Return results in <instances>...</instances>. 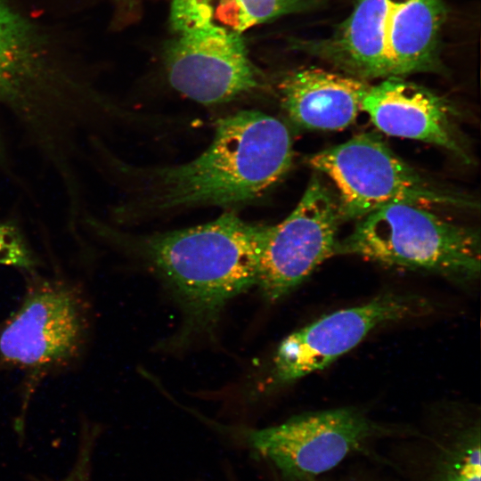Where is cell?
I'll return each instance as SVG.
<instances>
[{"label": "cell", "mask_w": 481, "mask_h": 481, "mask_svg": "<svg viewBox=\"0 0 481 481\" xmlns=\"http://www.w3.org/2000/svg\"><path fill=\"white\" fill-rule=\"evenodd\" d=\"M292 159L283 122L258 110H240L217 120L209 146L187 163L122 168L133 182L131 198L118 213L135 219L246 204L274 187Z\"/></svg>", "instance_id": "1"}, {"label": "cell", "mask_w": 481, "mask_h": 481, "mask_svg": "<svg viewBox=\"0 0 481 481\" xmlns=\"http://www.w3.org/2000/svg\"><path fill=\"white\" fill-rule=\"evenodd\" d=\"M269 229L228 211L134 244L179 301L188 330H196L209 327L230 299L257 283Z\"/></svg>", "instance_id": "2"}, {"label": "cell", "mask_w": 481, "mask_h": 481, "mask_svg": "<svg viewBox=\"0 0 481 481\" xmlns=\"http://www.w3.org/2000/svg\"><path fill=\"white\" fill-rule=\"evenodd\" d=\"M480 242L478 231L449 222L429 208L398 203L359 219L338 241L336 255L465 282L479 275Z\"/></svg>", "instance_id": "3"}, {"label": "cell", "mask_w": 481, "mask_h": 481, "mask_svg": "<svg viewBox=\"0 0 481 481\" xmlns=\"http://www.w3.org/2000/svg\"><path fill=\"white\" fill-rule=\"evenodd\" d=\"M307 164L334 184L341 221L359 220L390 204L476 208L466 194L424 176L374 134H360L318 151Z\"/></svg>", "instance_id": "4"}, {"label": "cell", "mask_w": 481, "mask_h": 481, "mask_svg": "<svg viewBox=\"0 0 481 481\" xmlns=\"http://www.w3.org/2000/svg\"><path fill=\"white\" fill-rule=\"evenodd\" d=\"M87 330L82 292L67 281L43 280L1 329L0 359L32 373L59 369L79 355Z\"/></svg>", "instance_id": "5"}, {"label": "cell", "mask_w": 481, "mask_h": 481, "mask_svg": "<svg viewBox=\"0 0 481 481\" xmlns=\"http://www.w3.org/2000/svg\"><path fill=\"white\" fill-rule=\"evenodd\" d=\"M390 429L355 408L294 416L287 421L243 433L247 444L289 480L310 481L338 466L369 440Z\"/></svg>", "instance_id": "6"}, {"label": "cell", "mask_w": 481, "mask_h": 481, "mask_svg": "<svg viewBox=\"0 0 481 481\" xmlns=\"http://www.w3.org/2000/svg\"><path fill=\"white\" fill-rule=\"evenodd\" d=\"M340 221L336 195L314 175L293 211L270 225L257 281L268 301L282 299L336 255Z\"/></svg>", "instance_id": "7"}, {"label": "cell", "mask_w": 481, "mask_h": 481, "mask_svg": "<svg viewBox=\"0 0 481 481\" xmlns=\"http://www.w3.org/2000/svg\"><path fill=\"white\" fill-rule=\"evenodd\" d=\"M429 307L419 296L387 293L364 305L325 314L281 341L273 358V383L288 384L322 370L375 328L422 314Z\"/></svg>", "instance_id": "8"}, {"label": "cell", "mask_w": 481, "mask_h": 481, "mask_svg": "<svg viewBox=\"0 0 481 481\" xmlns=\"http://www.w3.org/2000/svg\"><path fill=\"white\" fill-rule=\"evenodd\" d=\"M164 64L171 86L203 104L232 101L258 86L242 35L212 29L176 33Z\"/></svg>", "instance_id": "9"}, {"label": "cell", "mask_w": 481, "mask_h": 481, "mask_svg": "<svg viewBox=\"0 0 481 481\" xmlns=\"http://www.w3.org/2000/svg\"><path fill=\"white\" fill-rule=\"evenodd\" d=\"M362 110L388 135L433 143L469 160L457 135L453 108L423 86L401 77L386 78L369 86Z\"/></svg>", "instance_id": "10"}, {"label": "cell", "mask_w": 481, "mask_h": 481, "mask_svg": "<svg viewBox=\"0 0 481 481\" xmlns=\"http://www.w3.org/2000/svg\"><path fill=\"white\" fill-rule=\"evenodd\" d=\"M369 86L363 79L318 68L291 72L279 85L289 118L309 130L349 126L362 110Z\"/></svg>", "instance_id": "11"}, {"label": "cell", "mask_w": 481, "mask_h": 481, "mask_svg": "<svg viewBox=\"0 0 481 481\" xmlns=\"http://www.w3.org/2000/svg\"><path fill=\"white\" fill-rule=\"evenodd\" d=\"M394 1L360 0L338 32L317 44L319 50L350 76L390 77L387 32Z\"/></svg>", "instance_id": "12"}, {"label": "cell", "mask_w": 481, "mask_h": 481, "mask_svg": "<svg viewBox=\"0 0 481 481\" xmlns=\"http://www.w3.org/2000/svg\"><path fill=\"white\" fill-rule=\"evenodd\" d=\"M442 0H395L387 22L390 77L432 70L436 65Z\"/></svg>", "instance_id": "13"}, {"label": "cell", "mask_w": 481, "mask_h": 481, "mask_svg": "<svg viewBox=\"0 0 481 481\" xmlns=\"http://www.w3.org/2000/svg\"><path fill=\"white\" fill-rule=\"evenodd\" d=\"M313 0H172L169 23L175 33L212 29L242 35L247 29L309 7Z\"/></svg>", "instance_id": "14"}, {"label": "cell", "mask_w": 481, "mask_h": 481, "mask_svg": "<svg viewBox=\"0 0 481 481\" xmlns=\"http://www.w3.org/2000/svg\"><path fill=\"white\" fill-rule=\"evenodd\" d=\"M0 265L31 271L38 259L20 228L11 221L0 222Z\"/></svg>", "instance_id": "15"}, {"label": "cell", "mask_w": 481, "mask_h": 481, "mask_svg": "<svg viewBox=\"0 0 481 481\" xmlns=\"http://www.w3.org/2000/svg\"><path fill=\"white\" fill-rule=\"evenodd\" d=\"M96 436L95 428L83 427L74 463L62 478L53 479L46 476L30 475L28 481H91L92 459Z\"/></svg>", "instance_id": "16"}]
</instances>
